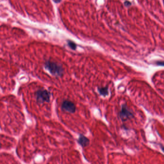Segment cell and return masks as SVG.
Wrapping results in <instances>:
<instances>
[{
	"label": "cell",
	"instance_id": "obj_1",
	"mask_svg": "<svg viewBox=\"0 0 164 164\" xmlns=\"http://www.w3.org/2000/svg\"><path fill=\"white\" fill-rule=\"evenodd\" d=\"M45 68L53 76L59 77L62 76L64 70L62 67L57 63L48 61L44 64Z\"/></svg>",
	"mask_w": 164,
	"mask_h": 164
},
{
	"label": "cell",
	"instance_id": "obj_2",
	"mask_svg": "<svg viewBox=\"0 0 164 164\" xmlns=\"http://www.w3.org/2000/svg\"><path fill=\"white\" fill-rule=\"evenodd\" d=\"M36 99L39 103L49 102L50 101L51 94L46 90H39L36 93Z\"/></svg>",
	"mask_w": 164,
	"mask_h": 164
},
{
	"label": "cell",
	"instance_id": "obj_3",
	"mask_svg": "<svg viewBox=\"0 0 164 164\" xmlns=\"http://www.w3.org/2000/svg\"><path fill=\"white\" fill-rule=\"evenodd\" d=\"M120 117L122 121H126L133 117V114L125 104L122 105L120 112Z\"/></svg>",
	"mask_w": 164,
	"mask_h": 164
},
{
	"label": "cell",
	"instance_id": "obj_4",
	"mask_svg": "<svg viewBox=\"0 0 164 164\" xmlns=\"http://www.w3.org/2000/svg\"><path fill=\"white\" fill-rule=\"evenodd\" d=\"M62 108L64 111L69 113H74L76 110V107L74 104L69 100H64L62 105Z\"/></svg>",
	"mask_w": 164,
	"mask_h": 164
},
{
	"label": "cell",
	"instance_id": "obj_5",
	"mask_svg": "<svg viewBox=\"0 0 164 164\" xmlns=\"http://www.w3.org/2000/svg\"><path fill=\"white\" fill-rule=\"evenodd\" d=\"M78 143L82 147H86L89 144V140L85 136L81 135L79 137Z\"/></svg>",
	"mask_w": 164,
	"mask_h": 164
},
{
	"label": "cell",
	"instance_id": "obj_6",
	"mask_svg": "<svg viewBox=\"0 0 164 164\" xmlns=\"http://www.w3.org/2000/svg\"><path fill=\"white\" fill-rule=\"evenodd\" d=\"M98 91L99 94L102 96L105 97L109 95V89L108 87H98Z\"/></svg>",
	"mask_w": 164,
	"mask_h": 164
},
{
	"label": "cell",
	"instance_id": "obj_7",
	"mask_svg": "<svg viewBox=\"0 0 164 164\" xmlns=\"http://www.w3.org/2000/svg\"><path fill=\"white\" fill-rule=\"evenodd\" d=\"M68 45L69 46V47L73 50H76L77 48L76 44L72 41H70V40L68 41Z\"/></svg>",
	"mask_w": 164,
	"mask_h": 164
},
{
	"label": "cell",
	"instance_id": "obj_8",
	"mask_svg": "<svg viewBox=\"0 0 164 164\" xmlns=\"http://www.w3.org/2000/svg\"><path fill=\"white\" fill-rule=\"evenodd\" d=\"M131 5H132V3L129 1H126L124 2V5L127 7H130V6H131Z\"/></svg>",
	"mask_w": 164,
	"mask_h": 164
},
{
	"label": "cell",
	"instance_id": "obj_9",
	"mask_svg": "<svg viewBox=\"0 0 164 164\" xmlns=\"http://www.w3.org/2000/svg\"><path fill=\"white\" fill-rule=\"evenodd\" d=\"M156 64L158 65L164 66V61H158L156 62Z\"/></svg>",
	"mask_w": 164,
	"mask_h": 164
},
{
	"label": "cell",
	"instance_id": "obj_10",
	"mask_svg": "<svg viewBox=\"0 0 164 164\" xmlns=\"http://www.w3.org/2000/svg\"><path fill=\"white\" fill-rule=\"evenodd\" d=\"M53 1L56 4H58L61 2L62 0H53Z\"/></svg>",
	"mask_w": 164,
	"mask_h": 164
},
{
	"label": "cell",
	"instance_id": "obj_11",
	"mask_svg": "<svg viewBox=\"0 0 164 164\" xmlns=\"http://www.w3.org/2000/svg\"><path fill=\"white\" fill-rule=\"evenodd\" d=\"M160 147H161V150L164 152V146H163V145H160Z\"/></svg>",
	"mask_w": 164,
	"mask_h": 164
}]
</instances>
